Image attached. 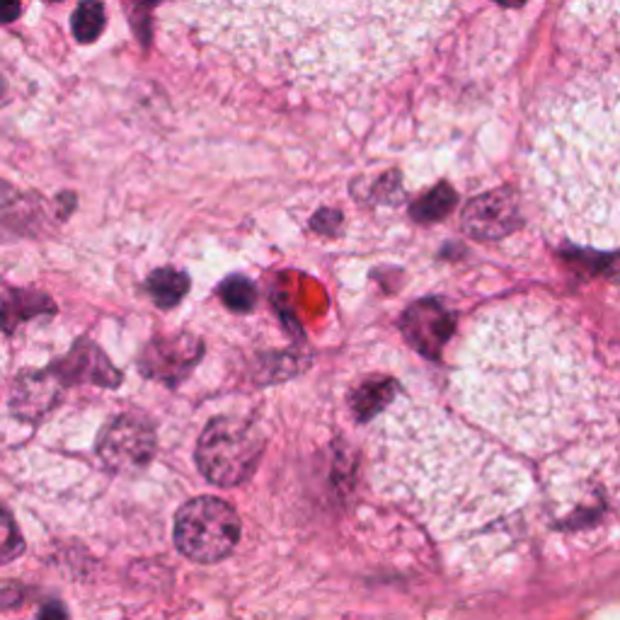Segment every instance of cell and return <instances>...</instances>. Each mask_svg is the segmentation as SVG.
<instances>
[{"label": "cell", "mask_w": 620, "mask_h": 620, "mask_svg": "<svg viewBox=\"0 0 620 620\" xmlns=\"http://www.w3.org/2000/svg\"><path fill=\"white\" fill-rule=\"evenodd\" d=\"M400 439V490L441 538H463L502 524L531 495L528 473L449 417H417Z\"/></svg>", "instance_id": "cell-1"}, {"label": "cell", "mask_w": 620, "mask_h": 620, "mask_svg": "<svg viewBox=\"0 0 620 620\" xmlns=\"http://www.w3.org/2000/svg\"><path fill=\"white\" fill-rule=\"evenodd\" d=\"M264 451L262 432L248 419L216 417L199 436L197 465L209 482L238 487L252 478Z\"/></svg>", "instance_id": "cell-2"}, {"label": "cell", "mask_w": 620, "mask_h": 620, "mask_svg": "<svg viewBox=\"0 0 620 620\" xmlns=\"http://www.w3.org/2000/svg\"><path fill=\"white\" fill-rule=\"evenodd\" d=\"M240 541V519L228 502L197 497L175 516V545L185 558L214 565L233 553Z\"/></svg>", "instance_id": "cell-3"}, {"label": "cell", "mask_w": 620, "mask_h": 620, "mask_svg": "<svg viewBox=\"0 0 620 620\" xmlns=\"http://www.w3.org/2000/svg\"><path fill=\"white\" fill-rule=\"evenodd\" d=\"M158 439L153 424L141 415H119L102 429L97 456L112 473H139L153 461Z\"/></svg>", "instance_id": "cell-4"}, {"label": "cell", "mask_w": 620, "mask_h": 620, "mask_svg": "<svg viewBox=\"0 0 620 620\" xmlns=\"http://www.w3.org/2000/svg\"><path fill=\"white\" fill-rule=\"evenodd\" d=\"M463 231L478 240H499L514 233L521 223L519 194L512 187H499L480 194L465 206Z\"/></svg>", "instance_id": "cell-5"}, {"label": "cell", "mask_w": 620, "mask_h": 620, "mask_svg": "<svg viewBox=\"0 0 620 620\" xmlns=\"http://www.w3.org/2000/svg\"><path fill=\"white\" fill-rule=\"evenodd\" d=\"M204 354L202 340L194 335H172L158 337L143 349L139 359V371L151 381H163L168 386H177Z\"/></svg>", "instance_id": "cell-6"}, {"label": "cell", "mask_w": 620, "mask_h": 620, "mask_svg": "<svg viewBox=\"0 0 620 620\" xmlns=\"http://www.w3.org/2000/svg\"><path fill=\"white\" fill-rule=\"evenodd\" d=\"M407 342L427 357H439L441 347L453 332V318L439 301H417L403 315Z\"/></svg>", "instance_id": "cell-7"}, {"label": "cell", "mask_w": 620, "mask_h": 620, "mask_svg": "<svg viewBox=\"0 0 620 620\" xmlns=\"http://www.w3.org/2000/svg\"><path fill=\"white\" fill-rule=\"evenodd\" d=\"M51 371L61 378L63 386L95 383L102 388H117L122 383V373L114 369L112 361L90 340H80L66 357L51 366Z\"/></svg>", "instance_id": "cell-8"}, {"label": "cell", "mask_w": 620, "mask_h": 620, "mask_svg": "<svg viewBox=\"0 0 620 620\" xmlns=\"http://www.w3.org/2000/svg\"><path fill=\"white\" fill-rule=\"evenodd\" d=\"M61 378L54 371H34L20 376L13 390V412L22 419H37L59 403L63 393Z\"/></svg>", "instance_id": "cell-9"}, {"label": "cell", "mask_w": 620, "mask_h": 620, "mask_svg": "<svg viewBox=\"0 0 620 620\" xmlns=\"http://www.w3.org/2000/svg\"><path fill=\"white\" fill-rule=\"evenodd\" d=\"M54 310L49 296L34 294V291H10V294L0 296V325L5 332H13L25 320L37 318V315H51Z\"/></svg>", "instance_id": "cell-10"}, {"label": "cell", "mask_w": 620, "mask_h": 620, "mask_svg": "<svg viewBox=\"0 0 620 620\" xmlns=\"http://www.w3.org/2000/svg\"><path fill=\"white\" fill-rule=\"evenodd\" d=\"M146 289L160 308H172L185 298L189 291V279L187 274L175 272V269H158L148 277Z\"/></svg>", "instance_id": "cell-11"}, {"label": "cell", "mask_w": 620, "mask_h": 620, "mask_svg": "<svg viewBox=\"0 0 620 620\" xmlns=\"http://www.w3.org/2000/svg\"><path fill=\"white\" fill-rule=\"evenodd\" d=\"M105 30V5L100 0H83L73 13V34L78 42L90 44Z\"/></svg>", "instance_id": "cell-12"}, {"label": "cell", "mask_w": 620, "mask_h": 620, "mask_svg": "<svg viewBox=\"0 0 620 620\" xmlns=\"http://www.w3.org/2000/svg\"><path fill=\"white\" fill-rule=\"evenodd\" d=\"M390 395H393V383L390 381H371L361 386L352 398V407L359 419H369L376 415L381 407L388 405Z\"/></svg>", "instance_id": "cell-13"}, {"label": "cell", "mask_w": 620, "mask_h": 620, "mask_svg": "<svg viewBox=\"0 0 620 620\" xmlns=\"http://www.w3.org/2000/svg\"><path fill=\"white\" fill-rule=\"evenodd\" d=\"M218 296L235 313H248L257 303V289L250 279L245 277H228L218 286Z\"/></svg>", "instance_id": "cell-14"}, {"label": "cell", "mask_w": 620, "mask_h": 620, "mask_svg": "<svg viewBox=\"0 0 620 620\" xmlns=\"http://www.w3.org/2000/svg\"><path fill=\"white\" fill-rule=\"evenodd\" d=\"M453 202H456V194H453L449 187L441 185V187L432 189V192H429L424 199H419V202L415 204V209H412V216H415L417 221H427V223L439 221V218L451 209Z\"/></svg>", "instance_id": "cell-15"}, {"label": "cell", "mask_w": 620, "mask_h": 620, "mask_svg": "<svg viewBox=\"0 0 620 620\" xmlns=\"http://www.w3.org/2000/svg\"><path fill=\"white\" fill-rule=\"evenodd\" d=\"M22 553H25V538H22L13 516L0 507V565H8Z\"/></svg>", "instance_id": "cell-16"}, {"label": "cell", "mask_w": 620, "mask_h": 620, "mask_svg": "<svg viewBox=\"0 0 620 620\" xmlns=\"http://www.w3.org/2000/svg\"><path fill=\"white\" fill-rule=\"evenodd\" d=\"M20 0H0V22H13L20 17Z\"/></svg>", "instance_id": "cell-17"}, {"label": "cell", "mask_w": 620, "mask_h": 620, "mask_svg": "<svg viewBox=\"0 0 620 620\" xmlns=\"http://www.w3.org/2000/svg\"><path fill=\"white\" fill-rule=\"evenodd\" d=\"M499 3H504V5H512V8H516V5H521V3H524V0H499Z\"/></svg>", "instance_id": "cell-18"}, {"label": "cell", "mask_w": 620, "mask_h": 620, "mask_svg": "<svg viewBox=\"0 0 620 620\" xmlns=\"http://www.w3.org/2000/svg\"><path fill=\"white\" fill-rule=\"evenodd\" d=\"M51 3H61V0H51Z\"/></svg>", "instance_id": "cell-19"}]
</instances>
